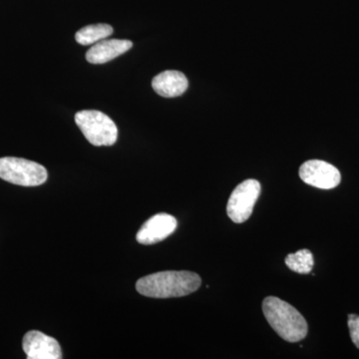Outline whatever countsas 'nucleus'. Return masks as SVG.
I'll list each match as a JSON object with an SVG mask.
<instances>
[{"label": "nucleus", "instance_id": "nucleus-13", "mask_svg": "<svg viewBox=\"0 0 359 359\" xmlns=\"http://www.w3.org/2000/svg\"><path fill=\"white\" fill-rule=\"evenodd\" d=\"M348 327L351 340H353L355 346L359 348V316H356V314H349Z\"/></svg>", "mask_w": 359, "mask_h": 359}, {"label": "nucleus", "instance_id": "nucleus-8", "mask_svg": "<svg viewBox=\"0 0 359 359\" xmlns=\"http://www.w3.org/2000/svg\"><path fill=\"white\" fill-rule=\"evenodd\" d=\"M22 347L28 359L62 358L57 340L37 330H32L25 335Z\"/></svg>", "mask_w": 359, "mask_h": 359}, {"label": "nucleus", "instance_id": "nucleus-3", "mask_svg": "<svg viewBox=\"0 0 359 359\" xmlns=\"http://www.w3.org/2000/svg\"><path fill=\"white\" fill-rule=\"evenodd\" d=\"M75 122L92 145L97 147L112 146L117 141V126L110 117L100 111H80L75 115Z\"/></svg>", "mask_w": 359, "mask_h": 359}, {"label": "nucleus", "instance_id": "nucleus-5", "mask_svg": "<svg viewBox=\"0 0 359 359\" xmlns=\"http://www.w3.org/2000/svg\"><path fill=\"white\" fill-rule=\"evenodd\" d=\"M261 190V184L254 179L245 180L233 190L226 205V214L233 223L242 224L250 219Z\"/></svg>", "mask_w": 359, "mask_h": 359}, {"label": "nucleus", "instance_id": "nucleus-10", "mask_svg": "<svg viewBox=\"0 0 359 359\" xmlns=\"http://www.w3.org/2000/svg\"><path fill=\"white\" fill-rule=\"evenodd\" d=\"M188 79L180 71L167 70L154 77L152 81L156 93L165 98L181 96L188 89Z\"/></svg>", "mask_w": 359, "mask_h": 359}, {"label": "nucleus", "instance_id": "nucleus-6", "mask_svg": "<svg viewBox=\"0 0 359 359\" xmlns=\"http://www.w3.org/2000/svg\"><path fill=\"white\" fill-rule=\"evenodd\" d=\"M299 177L304 183L316 188L330 190L339 185L341 175L330 163L320 160H309L299 168Z\"/></svg>", "mask_w": 359, "mask_h": 359}, {"label": "nucleus", "instance_id": "nucleus-1", "mask_svg": "<svg viewBox=\"0 0 359 359\" xmlns=\"http://www.w3.org/2000/svg\"><path fill=\"white\" fill-rule=\"evenodd\" d=\"M200 276L192 271H161L140 278L136 283L137 292L154 299L181 297L193 294L201 287Z\"/></svg>", "mask_w": 359, "mask_h": 359}, {"label": "nucleus", "instance_id": "nucleus-11", "mask_svg": "<svg viewBox=\"0 0 359 359\" xmlns=\"http://www.w3.org/2000/svg\"><path fill=\"white\" fill-rule=\"evenodd\" d=\"M113 33L112 26L109 25H93L85 26L75 35L78 43L92 45L109 37Z\"/></svg>", "mask_w": 359, "mask_h": 359}, {"label": "nucleus", "instance_id": "nucleus-7", "mask_svg": "<svg viewBox=\"0 0 359 359\" xmlns=\"http://www.w3.org/2000/svg\"><path fill=\"white\" fill-rule=\"evenodd\" d=\"M177 219L166 212L155 215L142 226L136 236L142 245H154L162 242L176 231Z\"/></svg>", "mask_w": 359, "mask_h": 359}, {"label": "nucleus", "instance_id": "nucleus-12", "mask_svg": "<svg viewBox=\"0 0 359 359\" xmlns=\"http://www.w3.org/2000/svg\"><path fill=\"white\" fill-rule=\"evenodd\" d=\"M285 264L287 268L301 275L311 273L313 268V256L311 250H301L294 254L287 255L285 257Z\"/></svg>", "mask_w": 359, "mask_h": 359}, {"label": "nucleus", "instance_id": "nucleus-9", "mask_svg": "<svg viewBox=\"0 0 359 359\" xmlns=\"http://www.w3.org/2000/svg\"><path fill=\"white\" fill-rule=\"evenodd\" d=\"M132 46L133 43L130 40H101L87 51L86 59L92 65H103L126 53Z\"/></svg>", "mask_w": 359, "mask_h": 359}, {"label": "nucleus", "instance_id": "nucleus-4", "mask_svg": "<svg viewBox=\"0 0 359 359\" xmlns=\"http://www.w3.org/2000/svg\"><path fill=\"white\" fill-rule=\"evenodd\" d=\"M48 178L42 165L22 158H0V179L23 187L42 185Z\"/></svg>", "mask_w": 359, "mask_h": 359}, {"label": "nucleus", "instance_id": "nucleus-2", "mask_svg": "<svg viewBox=\"0 0 359 359\" xmlns=\"http://www.w3.org/2000/svg\"><path fill=\"white\" fill-rule=\"evenodd\" d=\"M263 311L269 325L285 341H301L308 334V323L297 309L276 297L263 302Z\"/></svg>", "mask_w": 359, "mask_h": 359}]
</instances>
